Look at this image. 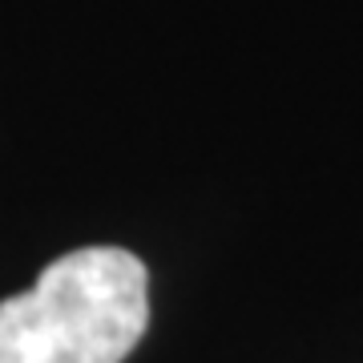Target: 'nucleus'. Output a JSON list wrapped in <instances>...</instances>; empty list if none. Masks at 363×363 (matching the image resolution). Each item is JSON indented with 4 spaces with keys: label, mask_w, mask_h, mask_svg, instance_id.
Instances as JSON below:
<instances>
[{
    "label": "nucleus",
    "mask_w": 363,
    "mask_h": 363,
    "mask_svg": "<svg viewBox=\"0 0 363 363\" xmlns=\"http://www.w3.org/2000/svg\"><path fill=\"white\" fill-rule=\"evenodd\" d=\"M145 323V262L121 247H81L0 303V363H121Z\"/></svg>",
    "instance_id": "f257e3e1"
}]
</instances>
